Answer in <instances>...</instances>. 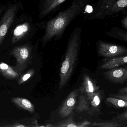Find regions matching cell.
Returning <instances> with one entry per match:
<instances>
[{
    "label": "cell",
    "instance_id": "6da1fadb",
    "mask_svg": "<svg viewBox=\"0 0 127 127\" xmlns=\"http://www.w3.org/2000/svg\"><path fill=\"white\" fill-rule=\"evenodd\" d=\"M91 0H72L68 6L46 21L44 33L40 39L42 47L50 41L62 39L71 22L82 12Z\"/></svg>",
    "mask_w": 127,
    "mask_h": 127
},
{
    "label": "cell",
    "instance_id": "7a4b0ae2",
    "mask_svg": "<svg viewBox=\"0 0 127 127\" xmlns=\"http://www.w3.org/2000/svg\"><path fill=\"white\" fill-rule=\"evenodd\" d=\"M81 27L79 26L76 27L69 38L65 59L60 68V89L66 84L73 71L81 43Z\"/></svg>",
    "mask_w": 127,
    "mask_h": 127
},
{
    "label": "cell",
    "instance_id": "3957f363",
    "mask_svg": "<svg viewBox=\"0 0 127 127\" xmlns=\"http://www.w3.org/2000/svg\"><path fill=\"white\" fill-rule=\"evenodd\" d=\"M127 10V0H98L87 20H103Z\"/></svg>",
    "mask_w": 127,
    "mask_h": 127
},
{
    "label": "cell",
    "instance_id": "277c9868",
    "mask_svg": "<svg viewBox=\"0 0 127 127\" xmlns=\"http://www.w3.org/2000/svg\"><path fill=\"white\" fill-rule=\"evenodd\" d=\"M32 47L29 43L13 48L10 53L16 59V65L13 68L20 76L27 68L31 61Z\"/></svg>",
    "mask_w": 127,
    "mask_h": 127
},
{
    "label": "cell",
    "instance_id": "5b68a950",
    "mask_svg": "<svg viewBox=\"0 0 127 127\" xmlns=\"http://www.w3.org/2000/svg\"><path fill=\"white\" fill-rule=\"evenodd\" d=\"M97 45L98 53L100 56L112 58L127 55V48L120 45L99 40Z\"/></svg>",
    "mask_w": 127,
    "mask_h": 127
},
{
    "label": "cell",
    "instance_id": "8992f818",
    "mask_svg": "<svg viewBox=\"0 0 127 127\" xmlns=\"http://www.w3.org/2000/svg\"><path fill=\"white\" fill-rule=\"evenodd\" d=\"M38 17L42 20L49 18L58 11L66 0H38Z\"/></svg>",
    "mask_w": 127,
    "mask_h": 127
},
{
    "label": "cell",
    "instance_id": "52a82bcc",
    "mask_svg": "<svg viewBox=\"0 0 127 127\" xmlns=\"http://www.w3.org/2000/svg\"><path fill=\"white\" fill-rule=\"evenodd\" d=\"M17 9L16 5L10 7L4 14L0 22V46L2 44L7 33L13 22Z\"/></svg>",
    "mask_w": 127,
    "mask_h": 127
},
{
    "label": "cell",
    "instance_id": "ba28073f",
    "mask_svg": "<svg viewBox=\"0 0 127 127\" xmlns=\"http://www.w3.org/2000/svg\"><path fill=\"white\" fill-rule=\"evenodd\" d=\"M79 92L78 89H74L67 96L59 110V114L61 117L66 118L72 113L76 106Z\"/></svg>",
    "mask_w": 127,
    "mask_h": 127
},
{
    "label": "cell",
    "instance_id": "9c48e42d",
    "mask_svg": "<svg viewBox=\"0 0 127 127\" xmlns=\"http://www.w3.org/2000/svg\"><path fill=\"white\" fill-rule=\"evenodd\" d=\"M105 78L115 84H123L127 81V68L117 67L104 72Z\"/></svg>",
    "mask_w": 127,
    "mask_h": 127
},
{
    "label": "cell",
    "instance_id": "30bf717a",
    "mask_svg": "<svg viewBox=\"0 0 127 127\" xmlns=\"http://www.w3.org/2000/svg\"><path fill=\"white\" fill-rule=\"evenodd\" d=\"M104 95L103 91L100 90L92 95H87L89 106V114L93 115L95 113H99Z\"/></svg>",
    "mask_w": 127,
    "mask_h": 127
},
{
    "label": "cell",
    "instance_id": "8fae6325",
    "mask_svg": "<svg viewBox=\"0 0 127 127\" xmlns=\"http://www.w3.org/2000/svg\"><path fill=\"white\" fill-rule=\"evenodd\" d=\"M100 87L96 83L87 75L83 77V82L79 89L81 94L91 95L99 91Z\"/></svg>",
    "mask_w": 127,
    "mask_h": 127
},
{
    "label": "cell",
    "instance_id": "7c38bea8",
    "mask_svg": "<svg viewBox=\"0 0 127 127\" xmlns=\"http://www.w3.org/2000/svg\"><path fill=\"white\" fill-rule=\"evenodd\" d=\"M127 64V55L113 57L104 62L100 68L103 69H110Z\"/></svg>",
    "mask_w": 127,
    "mask_h": 127
},
{
    "label": "cell",
    "instance_id": "4fadbf2b",
    "mask_svg": "<svg viewBox=\"0 0 127 127\" xmlns=\"http://www.w3.org/2000/svg\"><path fill=\"white\" fill-rule=\"evenodd\" d=\"M0 74L8 80L16 79L20 76L12 67L3 62H0Z\"/></svg>",
    "mask_w": 127,
    "mask_h": 127
},
{
    "label": "cell",
    "instance_id": "5bb4252c",
    "mask_svg": "<svg viewBox=\"0 0 127 127\" xmlns=\"http://www.w3.org/2000/svg\"><path fill=\"white\" fill-rule=\"evenodd\" d=\"M11 100L18 107L28 111L31 113L35 112V107L27 99L19 97H13Z\"/></svg>",
    "mask_w": 127,
    "mask_h": 127
},
{
    "label": "cell",
    "instance_id": "9a60e30c",
    "mask_svg": "<svg viewBox=\"0 0 127 127\" xmlns=\"http://www.w3.org/2000/svg\"><path fill=\"white\" fill-rule=\"evenodd\" d=\"M105 34L110 37L127 42V31L118 27H113L105 32Z\"/></svg>",
    "mask_w": 127,
    "mask_h": 127
},
{
    "label": "cell",
    "instance_id": "2e32d148",
    "mask_svg": "<svg viewBox=\"0 0 127 127\" xmlns=\"http://www.w3.org/2000/svg\"><path fill=\"white\" fill-rule=\"evenodd\" d=\"M76 110L78 112L84 111L88 112L89 106L86 95L81 94L79 97L77 104L76 106Z\"/></svg>",
    "mask_w": 127,
    "mask_h": 127
},
{
    "label": "cell",
    "instance_id": "e0dca14e",
    "mask_svg": "<svg viewBox=\"0 0 127 127\" xmlns=\"http://www.w3.org/2000/svg\"><path fill=\"white\" fill-rule=\"evenodd\" d=\"M106 101L109 104L116 108H127V101L123 99L110 97L107 98Z\"/></svg>",
    "mask_w": 127,
    "mask_h": 127
},
{
    "label": "cell",
    "instance_id": "ac0fdd59",
    "mask_svg": "<svg viewBox=\"0 0 127 127\" xmlns=\"http://www.w3.org/2000/svg\"><path fill=\"white\" fill-rule=\"evenodd\" d=\"M122 127V125L117 120L113 119L110 121H107L99 123H91L89 127Z\"/></svg>",
    "mask_w": 127,
    "mask_h": 127
},
{
    "label": "cell",
    "instance_id": "d6986e66",
    "mask_svg": "<svg viewBox=\"0 0 127 127\" xmlns=\"http://www.w3.org/2000/svg\"><path fill=\"white\" fill-rule=\"evenodd\" d=\"M54 127H78V124L74 121V115L71 114L68 118L62 122H57Z\"/></svg>",
    "mask_w": 127,
    "mask_h": 127
},
{
    "label": "cell",
    "instance_id": "ffe728a7",
    "mask_svg": "<svg viewBox=\"0 0 127 127\" xmlns=\"http://www.w3.org/2000/svg\"><path fill=\"white\" fill-rule=\"evenodd\" d=\"M35 74V71L34 69L32 68L29 69L25 73L21 75L17 83L18 85H21L27 82L29 79L32 78Z\"/></svg>",
    "mask_w": 127,
    "mask_h": 127
},
{
    "label": "cell",
    "instance_id": "44dd1931",
    "mask_svg": "<svg viewBox=\"0 0 127 127\" xmlns=\"http://www.w3.org/2000/svg\"><path fill=\"white\" fill-rule=\"evenodd\" d=\"M113 119L122 121H127V110L114 117Z\"/></svg>",
    "mask_w": 127,
    "mask_h": 127
},
{
    "label": "cell",
    "instance_id": "7402d4cb",
    "mask_svg": "<svg viewBox=\"0 0 127 127\" xmlns=\"http://www.w3.org/2000/svg\"><path fill=\"white\" fill-rule=\"evenodd\" d=\"M110 97L123 99V100L127 101V95H120L117 94H113L110 95Z\"/></svg>",
    "mask_w": 127,
    "mask_h": 127
},
{
    "label": "cell",
    "instance_id": "603a6c76",
    "mask_svg": "<svg viewBox=\"0 0 127 127\" xmlns=\"http://www.w3.org/2000/svg\"><path fill=\"white\" fill-rule=\"evenodd\" d=\"M122 25L124 28L127 31V15H125L124 17L121 20Z\"/></svg>",
    "mask_w": 127,
    "mask_h": 127
},
{
    "label": "cell",
    "instance_id": "cb8c5ba5",
    "mask_svg": "<svg viewBox=\"0 0 127 127\" xmlns=\"http://www.w3.org/2000/svg\"><path fill=\"white\" fill-rule=\"evenodd\" d=\"M116 94L120 95H127V86L119 90Z\"/></svg>",
    "mask_w": 127,
    "mask_h": 127
},
{
    "label": "cell",
    "instance_id": "d4e9b609",
    "mask_svg": "<svg viewBox=\"0 0 127 127\" xmlns=\"http://www.w3.org/2000/svg\"><path fill=\"white\" fill-rule=\"evenodd\" d=\"M78 127H89V125L91 124V123L88 121H84L78 123Z\"/></svg>",
    "mask_w": 127,
    "mask_h": 127
},
{
    "label": "cell",
    "instance_id": "484cf974",
    "mask_svg": "<svg viewBox=\"0 0 127 127\" xmlns=\"http://www.w3.org/2000/svg\"><path fill=\"white\" fill-rule=\"evenodd\" d=\"M3 127H26L25 125H23L20 124L19 122H16L13 125H7V126H3Z\"/></svg>",
    "mask_w": 127,
    "mask_h": 127
},
{
    "label": "cell",
    "instance_id": "4316f807",
    "mask_svg": "<svg viewBox=\"0 0 127 127\" xmlns=\"http://www.w3.org/2000/svg\"><path fill=\"white\" fill-rule=\"evenodd\" d=\"M33 124L35 125H34V127H40V126L38 125V122L36 120H35L33 122Z\"/></svg>",
    "mask_w": 127,
    "mask_h": 127
},
{
    "label": "cell",
    "instance_id": "83f0119b",
    "mask_svg": "<svg viewBox=\"0 0 127 127\" xmlns=\"http://www.w3.org/2000/svg\"><path fill=\"white\" fill-rule=\"evenodd\" d=\"M3 6L0 7V16L1 15V13H2V12H3Z\"/></svg>",
    "mask_w": 127,
    "mask_h": 127
},
{
    "label": "cell",
    "instance_id": "f1b7e54d",
    "mask_svg": "<svg viewBox=\"0 0 127 127\" xmlns=\"http://www.w3.org/2000/svg\"><path fill=\"white\" fill-rule=\"evenodd\" d=\"M45 127H54V125L53 124H49L47 125Z\"/></svg>",
    "mask_w": 127,
    "mask_h": 127
},
{
    "label": "cell",
    "instance_id": "f546056e",
    "mask_svg": "<svg viewBox=\"0 0 127 127\" xmlns=\"http://www.w3.org/2000/svg\"><path fill=\"white\" fill-rule=\"evenodd\" d=\"M122 14H124V15H127V10L124 12Z\"/></svg>",
    "mask_w": 127,
    "mask_h": 127
},
{
    "label": "cell",
    "instance_id": "4dcf8cb0",
    "mask_svg": "<svg viewBox=\"0 0 127 127\" xmlns=\"http://www.w3.org/2000/svg\"><path fill=\"white\" fill-rule=\"evenodd\" d=\"M125 127H127V126H125Z\"/></svg>",
    "mask_w": 127,
    "mask_h": 127
}]
</instances>
